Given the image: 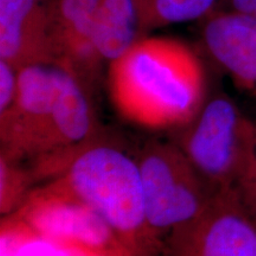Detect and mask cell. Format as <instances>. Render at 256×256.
<instances>
[{
  "mask_svg": "<svg viewBox=\"0 0 256 256\" xmlns=\"http://www.w3.org/2000/svg\"><path fill=\"white\" fill-rule=\"evenodd\" d=\"M234 190L256 222V156Z\"/></svg>",
  "mask_w": 256,
  "mask_h": 256,
  "instance_id": "obj_17",
  "label": "cell"
},
{
  "mask_svg": "<svg viewBox=\"0 0 256 256\" xmlns=\"http://www.w3.org/2000/svg\"><path fill=\"white\" fill-rule=\"evenodd\" d=\"M19 162L2 156L0 160V182H2V214H11L19 209L28 197V188L30 179L28 174L19 168Z\"/></svg>",
  "mask_w": 256,
  "mask_h": 256,
  "instance_id": "obj_14",
  "label": "cell"
},
{
  "mask_svg": "<svg viewBox=\"0 0 256 256\" xmlns=\"http://www.w3.org/2000/svg\"><path fill=\"white\" fill-rule=\"evenodd\" d=\"M18 69L0 60V126L12 116L17 104Z\"/></svg>",
  "mask_w": 256,
  "mask_h": 256,
  "instance_id": "obj_15",
  "label": "cell"
},
{
  "mask_svg": "<svg viewBox=\"0 0 256 256\" xmlns=\"http://www.w3.org/2000/svg\"><path fill=\"white\" fill-rule=\"evenodd\" d=\"M102 0H51L50 40L54 66L78 78L89 90L102 60L94 46V24Z\"/></svg>",
  "mask_w": 256,
  "mask_h": 256,
  "instance_id": "obj_8",
  "label": "cell"
},
{
  "mask_svg": "<svg viewBox=\"0 0 256 256\" xmlns=\"http://www.w3.org/2000/svg\"><path fill=\"white\" fill-rule=\"evenodd\" d=\"M55 94L52 66L34 64L18 70L16 110L8 122L0 126L2 156L16 162L52 158Z\"/></svg>",
  "mask_w": 256,
  "mask_h": 256,
  "instance_id": "obj_6",
  "label": "cell"
},
{
  "mask_svg": "<svg viewBox=\"0 0 256 256\" xmlns=\"http://www.w3.org/2000/svg\"><path fill=\"white\" fill-rule=\"evenodd\" d=\"M147 32L170 25L206 19L216 8L218 0H136Z\"/></svg>",
  "mask_w": 256,
  "mask_h": 256,
  "instance_id": "obj_13",
  "label": "cell"
},
{
  "mask_svg": "<svg viewBox=\"0 0 256 256\" xmlns=\"http://www.w3.org/2000/svg\"><path fill=\"white\" fill-rule=\"evenodd\" d=\"M254 17H255V18H256V12H255V14H254Z\"/></svg>",
  "mask_w": 256,
  "mask_h": 256,
  "instance_id": "obj_18",
  "label": "cell"
},
{
  "mask_svg": "<svg viewBox=\"0 0 256 256\" xmlns=\"http://www.w3.org/2000/svg\"><path fill=\"white\" fill-rule=\"evenodd\" d=\"M50 184L90 208L122 246L138 250L156 243L136 156L120 145L98 136L70 153Z\"/></svg>",
  "mask_w": 256,
  "mask_h": 256,
  "instance_id": "obj_2",
  "label": "cell"
},
{
  "mask_svg": "<svg viewBox=\"0 0 256 256\" xmlns=\"http://www.w3.org/2000/svg\"><path fill=\"white\" fill-rule=\"evenodd\" d=\"M144 37L136 0H102L94 24V46L102 62L119 60Z\"/></svg>",
  "mask_w": 256,
  "mask_h": 256,
  "instance_id": "obj_12",
  "label": "cell"
},
{
  "mask_svg": "<svg viewBox=\"0 0 256 256\" xmlns=\"http://www.w3.org/2000/svg\"><path fill=\"white\" fill-rule=\"evenodd\" d=\"M204 46L238 87L256 90V18L214 11L204 19Z\"/></svg>",
  "mask_w": 256,
  "mask_h": 256,
  "instance_id": "obj_10",
  "label": "cell"
},
{
  "mask_svg": "<svg viewBox=\"0 0 256 256\" xmlns=\"http://www.w3.org/2000/svg\"><path fill=\"white\" fill-rule=\"evenodd\" d=\"M110 98L122 116L153 130L186 126L204 104L206 76L188 46L144 37L110 64Z\"/></svg>",
  "mask_w": 256,
  "mask_h": 256,
  "instance_id": "obj_1",
  "label": "cell"
},
{
  "mask_svg": "<svg viewBox=\"0 0 256 256\" xmlns=\"http://www.w3.org/2000/svg\"><path fill=\"white\" fill-rule=\"evenodd\" d=\"M146 222L156 242L206 211L215 192L177 144L148 142L136 154Z\"/></svg>",
  "mask_w": 256,
  "mask_h": 256,
  "instance_id": "obj_4",
  "label": "cell"
},
{
  "mask_svg": "<svg viewBox=\"0 0 256 256\" xmlns=\"http://www.w3.org/2000/svg\"><path fill=\"white\" fill-rule=\"evenodd\" d=\"M16 218L51 242H66L88 249L120 243L90 208L51 184L31 192L17 210Z\"/></svg>",
  "mask_w": 256,
  "mask_h": 256,
  "instance_id": "obj_7",
  "label": "cell"
},
{
  "mask_svg": "<svg viewBox=\"0 0 256 256\" xmlns=\"http://www.w3.org/2000/svg\"><path fill=\"white\" fill-rule=\"evenodd\" d=\"M51 0H0V60L22 69L54 66L50 40Z\"/></svg>",
  "mask_w": 256,
  "mask_h": 256,
  "instance_id": "obj_9",
  "label": "cell"
},
{
  "mask_svg": "<svg viewBox=\"0 0 256 256\" xmlns=\"http://www.w3.org/2000/svg\"><path fill=\"white\" fill-rule=\"evenodd\" d=\"M162 243L165 256H256V222L238 192L223 190L202 215Z\"/></svg>",
  "mask_w": 256,
  "mask_h": 256,
  "instance_id": "obj_5",
  "label": "cell"
},
{
  "mask_svg": "<svg viewBox=\"0 0 256 256\" xmlns=\"http://www.w3.org/2000/svg\"><path fill=\"white\" fill-rule=\"evenodd\" d=\"M254 94H255V95H256V90H255V92H254Z\"/></svg>",
  "mask_w": 256,
  "mask_h": 256,
  "instance_id": "obj_19",
  "label": "cell"
},
{
  "mask_svg": "<svg viewBox=\"0 0 256 256\" xmlns=\"http://www.w3.org/2000/svg\"><path fill=\"white\" fill-rule=\"evenodd\" d=\"M52 69L56 88L52 110L55 154L48 162L57 164L100 136L88 89L66 69L57 66Z\"/></svg>",
  "mask_w": 256,
  "mask_h": 256,
  "instance_id": "obj_11",
  "label": "cell"
},
{
  "mask_svg": "<svg viewBox=\"0 0 256 256\" xmlns=\"http://www.w3.org/2000/svg\"><path fill=\"white\" fill-rule=\"evenodd\" d=\"M180 142L190 162L215 192L234 190L256 156V127L226 96L203 104Z\"/></svg>",
  "mask_w": 256,
  "mask_h": 256,
  "instance_id": "obj_3",
  "label": "cell"
},
{
  "mask_svg": "<svg viewBox=\"0 0 256 256\" xmlns=\"http://www.w3.org/2000/svg\"><path fill=\"white\" fill-rule=\"evenodd\" d=\"M2 256H68V250L57 248L46 238L31 240L19 247L10 248L2 242Z\"/></svg>",
  "mask_w": 256,
  "mask_h": 256,
  "instance_id": "obj_16",
  "label": "cell"
}]
</instances>
